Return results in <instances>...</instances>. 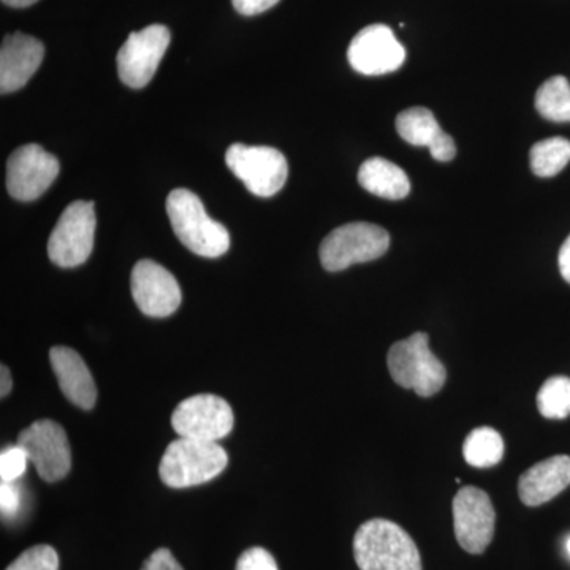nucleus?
<instances>
[{
  "label": "nucleus",
  "instance_id": "a878e982",
  "mask_svg": "<svg viewBox=\"0 0 570 570\" xmlns=\"http://www.w3.org/2000/svg\"><path fill=\"white\" fill-rule=\"evenodd\" d=\"M236 570H279L273 554L262 547L246 550L236 562Z\"/></svg>",
  "mask_w": 570,
  "mask_h": 570
},
{
  "label": "nucleus",
  "instance_id": "39448f33",
  "mask_svg": "<svg viewBox=\"0 0 570 570\" xmlns=\"http://www.w3.org/2000/svg\"><path fill=\"white\" fill-rule=\"evenodd\" d=\"M389 247V232L379 225H341L322 242L321 262L326 272H343L348 266L376 261L387 253Z\"/></svg>",
  "mask_w": 570,
  "mask_h": 570
},
{
  "label": "nucleus",
  "instance_id": "f3484780",
  "mask_svg": "<svg viewBox=\"0 0 570 570\" xmlns=\"http://www.w3.org/2000/svg\"><path fill=\"white\" fill-rule=\"evenodd\" d=\"M570 485V456L557 455L540 461L520 478L519 494L530 508L546 504Z\"/></svg>",
  "mask_w": 570,
  "mask_h": 570
},
{
  "label": "nucleus",
  "instance_id": "dca6fc26",
  "mask_svg": "<svg viewBox=\"0 0 570 570\" xmlns=\"http://www.w3.org/2000/svg\"><path fill=\"white\" fill-rule=\"evenodd\" d=\"M50 362L67 400L75 406L91 411L96 406L97 387L81 355L73 348L56 346L50 351Z\"/></svg>",
  "mask_w": 570,
  "mask_h": 570
},
{
  "label": "nucleus",
  "instance_id": "6e6552de",
  "mask_svg": "<svg viewBox=\"0 0 570 570\" xmlns=\"http://www.w3.org/2000/svg\"><path fill=\"white\" fill-rule=\"evenodd\" d=\"M17 444L28 453V459L36 466L45 482H58L66 478L71 468L69 438L59 423L41 419L24 428L18 436Z\"/></svg>",
  "mask_w": 570,
  "mask_h": 570
},
{
  "label": "nucleus",
  "instance_id": "c756f323",
  "mask_svg": "<svg viewBox=\"0 0 570 570\" xmlns=\"http://www.w3.org/2000/svg\"><path fill=\"white\" fill-rule=\"evenodd\" d=\"M558 262H560L561 276L564 277L566 283L570 284V236L561 247Z\"/></svg>",
  "mask_w": 570,
  "mask_h": 570
},
{
  "label": "nucleus",
  "instance_id": "b1692460",
  "mask_svg": "<svg viewBox=\"0 0 570 570\" xmlns=\"http://www.w3.org/2000/svg\"><path fill=\"white\" fill-rule=\"evenodd\" d=\"M6 570H59L58 551L50 546L31 547Z\"/></svg>",
  "mask_w": 570,
  "mask_h": 570
},
{
  "label": "nucleus",
  "instance_id": "423d86ee",
  "mask_svg": "<svg viewBox=\"0 0 570 570\" xmlns=\"http://www.w3.org/2000/svg\"><path fill=\"white\" fill-rule=\"evenodd\" d=\"M225 163L232 174L245 183L247 190L257 197H273L287 183V159L283 153L269 146L236 142L225 153Z\"/></svg>",
  "mask_w": 570,
  "mask_h": 570
},
{
  "label": "nucleus",
  "instance_id": "5701e85b",
  "mask_svg": "<svg viewBox=\"0 0 570 570\" xmlns=\"http://www.w3.org/2000/svg\"><path fill=\"white\" fill-rule=\"evenodd\" d=\"M538 409L546 419H566L570 415V379H547L538 393Z\"/></svg>",
  "mask_w": 570,
  "mask_h": 570
},
{
  "label": "nucleus",
  "instance_id": "9b49d317",
  "mask_svg": "<svg viewBox=\"0 0 570 570\" xmlns=\"http://www.w3.org/2000/svg\"><path fill=\"white\" fill-rule=\"evenodd\" d=\"M59 160L39 145H24L11 154L7 164V189L20 202H33L58 178Z\"/></svg>",
  "mask_w": 570,
  "mask_h": 570
},
{
  "label": "nucleus",
  "instance_id": "cd10ccee",
  "mask_svg": "<svg viewBox=\"0 0 570 570\" xmlns=\"http://www.w3.org/2000/svg\"><path fill=\"white\" fill-rule=\"evenodd\" d=\"M141 570H184L170 550L159 549L142 564Z\"/></svg>",
  "mask_w": 570,
  "mask_h": 570
},
{
  "label": "nucleus",
  "instance_id": "bb28decb",
  "mask_svg": "<svg viewBox=\"0 0 570 570\" xmlns=\"http://www.w3.org/2000/svg\"><path fill=\"white\" fill-rule=\"evenodd\" d=\"M21 509V491L13 482L0 485V510L6 519H14Z\"/></svg>",
  "mask_w": 570,
  "mask_h": 570
},
{
  "label": "nucleus",
  "instance_id": "7c9ffc66",
  "mask_svg": "<svg viewBox=\"0 0 570 570\" xmlns=\"http://www.w3.org/2000/svg\"><path fill=\"white\" fill-rule=\"evenodd\" d=\"M0 374H2V387H0V396L6 397L11 392V385H13V382H11V374L9 367L6 365H2V370H0Z\"/></svg>",
  "mask_w": 570,
  "mask_h": 570
},
{
  "label": "nucleus",
  "instance_id": "aec40b11",
  "mask_svg": "<svg viewBox=\"0 0 570 570\" xmlns=\"http://www.w3.org/2000/svg\"><path fill=\"white\" fill-rule=\"evenodd\" d=\"M463 455L469 466L480 469L497 466L504 456V441L493 428H475L464 441Z\"/></svg>",
  "mask_w": 570,
  "mask_h": 570
},
{
  "label": "nucleus",
  "instance_id": "9d476101",
  "mask_svg": "<svg viewBox=\"0 0 570 570\" xmlns=\"http://www.w3.org/2000/svg\"><path fill=\"white\" fill-rule=\"evenodd\" d=\"M171 33L167 26L151 24L132 32L118 52V73L124 85L141 89L149 85L159 69Z\"/></svg>",
  "mask_w": 570,
  "mask_h": 570
},
{
  "label": "nucleus",
  "instance_id": "2f4dec72",
  "mask_svg": "<svg viewBox=\"0 0 570 570\" xmlns=\"http://www.w3.org/2000/svg\"><path fill=\"white\" fill-rule=\"evenodd\" d=\"M2 2L6 6L13 7V9H26V7H31L39 0H2Z\"/></svg>",
  "mask_w": 570,
  "mask_h": 570
},
{
  "label": "nucleus",
  "instance_id": "6ab92c4d",
  "mask_svg": "<svg viewBox=\"0 0 570 570\" xmlns=\"http://www.w3.org/2000/svg\"><path fill=\"white\" fill-rule=\"evenodd\" d=\"M396 130L409 145L428 146V149L445 134L433 112L422 107L401 111L396 118Z\"/></svg>",
  "mask_w": 570,
  "mask_h": 570
},
{
  "label": "nucleus",
  "instance_id": "f03ea898",
  "mask_svg": "<svg viewBox=\"0 0 570 570\" xmlns=\"http://www.w3.org/2000/svg\"><path fill=\"white\" fill-rule=\"evenodd\" d=\"M167 214L175 235L190 253L217 258L230 247L227 228L209 217L204 202L193 190H171L167 198Z\"/></svg>",
  "mask_w": 570,
  "mask_h": 570
},
{
  "label": "nucleus",
  "instance_id": "412c9836",
  "mask_svg": "<svg viewBox=\"0 0 570 570\" xmlns=\"http://www.w3.org/2000/svg\"><path fill=\"white\" fill-rule=\"evenodd\" d=\"M539 115L551 122H570V82L557 75L540 86L535 94Z\"/></svg>",
  "mask_w": 570,
  "mask_h": 570
},
{
  "label": "nucleus",
  "instance_id": "473e14b6",
  "mask_svg": "<svg viewBox=\"0 0 570 570\" xmlns=\"http://www.w3.org/2000/svg\"><path fill=\"white\" fill-rule=\"evenodd\" d=\"M568 553L570 554V539L568 540Z\"/></svg>",
  "mask_w": 570,
  "mask_h": 570
},
{
  "label": "nucleus",
  "instance_id": "1a4fd4ad",
  "mask_svg": "<svg viewBox=\"0 0 570 570\" xmlns=\"http://www.w3.org/2000/svg\"><path fill=\"white\" fill-rule=\"evenodd\" d=\"M235 415L224 397L195 395L178 404L171 415V426L179 438L219 442L234 430Z\"/></svg>",
  "mask_w": 570,
  "mask_h": 570
},
{
  "label": "nucleus",
  "instance_id": "a211bd4d",
  "mask_svg": "<svg viewBox=\"0 0 570 570\" xmlns=\"http://www.w3.org/2000/svg\"><path fill=\"white\" fill-rule=\"evenodd\" d=\"M358 183L367 193L385 200H403L411 193L406 171L382 157H373L362 164Z\"/></svg>",
  "mask_w": 570,
  "mask_h": 570
},
{
  "label": "nucleus",
  "instance_id": "20e7f679",
  "mask_svg": "<svg viewBox=\"0 0 570 570\" xmlns=\"http://www.w3.org/2000/svg\"><path fill=\"white\" fill-rule=\"evenodd\" d=\"M387 365L400 387L414 390L419 396L436 395L448 381V371L431 352L430 336L419 332L390 347Z\"/></svg>",
  "mask_w": 570,
  "mask_h": 570
},
{
  "label": "nucleus",
  "instance_id": "7ed1b4c3",
  "mask_svg": "<svg viewBox=\"0 0 570 570\" xmlns=\"http://www.w3.org/2000/svg\"><path fill=\"white\" fill-rule=\"evenodd\" d=\"M227 463V452L217 442L179 438L165 450L159 475L171 489H189L216 479Z\"/></svg>",
  "mask_w": 570,
  "mask_h": 570
},
{
  "label": "nucleus",
  "instance_id": "4be33fe9",
  "mask_svg": "<svg viewBox=\"0 0 570 570\" xmlns=\"http://www.w3.org/2000/svg\"><path fill=\"white\" fill-rule=\"evenodd\" d=\"M531 170L540 178L557 176L570 163V141L562 137L535 142L530 153Z\"/></svg>",
  "mask_w": 570,
  "mask_h": 570
},
{
  "label": "nucleus",
  "instance_id": "4468645a",
  "mask_svg": "<svg viewBox=\"0 0 570 570\" xmlns=\"http://www.w3.org/2000/svg\"><path fill=\"white\" fill-rule=\"evenodd\" d=\"M130 287L135 303L145 316H171L183 302L178 281L153 261H140L134 266Z\"/></svg>",
  "mask_w": 570,
  "mask_h": 570
},
{
  "label": "nucleus",
  "instance_id": "f257e3e1",
  "mask_svg": "<svg viewBox=\"0 0 570 570\" xmlns=\"http://www.w3.org/2000/svg\"><path fill=\"white\" fill-rule=\"evenodd\" d=\"M354 557L360 570H422L417 546L393 521L374 519L358 528Z\"/></svg>",
  "mask_w": 570,
  "mask_h": 570
},
{
  "label": "nucleus",
  "instance_id": "2eb2a0df",
  "mask_svg": "<svg viewBox=\"0 0 570 570\" xmlns=\"http://www.w3.org/2000/svg\"><path fill=\"white\" fill-rule=\"evenodd\" d=\"M45 47L36 37L14 32L7 36L0 48V91H20L39 70Z\"/></svg>",
  "mask_w": 570,
  "mask_h": 570
},
{
  "label": "nucleus",
  "instance_id": "ddd939ff",
  "mask_svg": "<svg viewBox=\"0 0 570 570\" xmlns=\"http://www.w3.org/2000/svg\"><path fill=\"white\" fill-rule=\"evenodd\" d=\"M347 58L352 69L358 73L379 77L403 67L406 50L389 26L371 24L351 41Z\"/></svg>",
  "mask_w": 570,
  "mask_h": 570
},
{
  "label": "nucleus",
  "instance_id": "393cba45",
  "mask_svg": "<svg viewBox=\"0 0 570 570\" xmlns=\"http://www.w3.org/2000/svg\"><path fill=\"white\" fill-rule=\"evenodd\" d=\"M28 453L20 445H11L2 450L0 455V479L2 482H14L21 478L28 468Z\"/></svg>",
  "mask_w": 570,
  "mask_h": 570
},
{
  "label": "nucleus",
  "instance_id": "f8f14e48",
  "mask_svg": "<svg viewBox=\"0 0 570 570\" xmlns=\"http://www.w3.org/2000/svg\"><path fill=\"white\" fill-rule=\"evenodd\" d=\"M494 513L491 499L485 491L475 487H464L453 499V527L461 549L471 554H480L493 540Z\"/></svg>",
  "mask_w": 570,
  "mask_h": 570
},
{
  "label": "nucleus",
  "instance_id": "0eeeda50",
  "mask_svg": "<svg viewBox=\"0 0 570 570\" xmlns=\"http://www.w3.org/2000/svg\"><path fill=\"white\" fill-rule=\"evenodd\" d=\"M97 217L92 202L67 206L48 239V257L61 268H75L88 261L96 239Z\"/></svg>",
  "mask_w": 570,
  "mask_h": 570
},
{
  "label": "nucleus",
  "instance_id": "c85d7f7f",
  "mask_svg": "<svg viewBox=\"0 0 570 570\" xmlns=\"http://www.w3.org/2000/svg\"><path fill=\"white\" fill-rule=\"evenodd\" d=\"M279 0H232L235 10L245 17H255L264 11L273 9Z\"/></svg>",
  "mask_w": 570,
  "mask_h": 570
}]
</instances>
